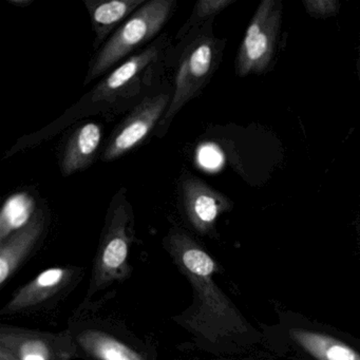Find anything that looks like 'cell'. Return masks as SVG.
I'll return each mask as SVG.
<instances>
[{
  "label": "cell",
  "mask_w": 360,
  "mask_h": 360,
  "mask_svg": "<svg viewBox=\"0 0 360 360\" xmlns=\"http://www.w3.org/2000/svg\"><path fill=\"white\" fill-rule=\"evenodd\" d=\"M172 0H150L117 29L90 67L85 84L102 75L143 44L153 39L174 11Z\"/></svg>",
  "instance_id": "6da1fadb"
},
{
  "label": "cell",
  "mask_w": 360,
  "mask_h": 360,
  "mask_svg": "<svg viewBox=\"0 0 360 360\" xmlns=\"http://www.w3.org/2000/svg\"><path fill=\"white\" fill-rule=\"evenodd\" d=\"M281 13L279 0H264L260 4L238 53L236 68L239 77L261 73L269 67L276 49Z\"/></svg>",
  "instance_id": "7a4b0ae2"
},
{
  "label": "cell",
  "mask_w": 360,
  "mask_h": 360,
  "mask_svg": "<svg viewBox=\"0 0 360 360\" xmlns=\"http://www.w3.org/2000/svg\"><path fill=\"white\" fill-rule=\"evenodd\" d=\"M217 58L216 41L210 37H200L185 50L176 75V89L160 127L168 128L181 109L201 91L216 68Z\"/></svg>",
  "instance_id": "3957f363"
},
{
  "label": "cell",
  "mask_w": 360,
  "mask_h": 360,
  "mask_svg": "<svg viewBox=\"0 0 360 360\" xmlns=\"http://www.w3.org/2000/svg\"><path fill=\"white\" fill-rule=\"evenodd\" d=\"M169 104L168 94L145 98L119 126L105 149L103 160L113 161L134 150L163 119Z\"/></svg>",
  "instance_id": "277c9868"
},
{
  "label": "cell",
  "mask_w": 360,
  "mask_h": 360,
  "mask_svg": "<svg viewBox=\"0 0 360 360\" xmlns=\"http://www.w3.org/2000/svg\"><path fill=\"white\" fill-rule=\"evenodd\" d=\"M181 188L185 212L200 233L210 231L219 216L233 206L226 195L187 172L181 180Z\"/></svg>",
  "instance_id": "5b68a950"
},
{
  "label": "cell",
  "mask_w": 360,
  "mask_h": 360,
  "mask_svg": "<svg viewBox=\"0 0 360 360\" xmlns=\"http://www.w3.org/2000/svg\"><path fill=\"white\" fill-rule=\"evenodd\" d=\"M131 218V207L123 197L122 201L115 204L110 224L103 240L98 260V277L101 279H111L125 265L129 250L127 229Z\"/></svg>",
  "instance_id": "8992f818"
},
{
  "label": "cell",
  "mask_w": 360,
  "mask_h": 360,
  "mask_svg": "<svg viewBox=\"0 0 360 360\" xmlns=\"http://www.w3.org/2000/svg\"><path fill=\"white\" fill-rule=\"evenodd\" d=\"M102 141V128L98 124L86 123L79 126L69 139L62 159L65 176L87 169L98 153Z\"/></svg>",
  "instance_id": "52a82bcc"
},
{
  "label": "cell",
  "mask_w": 360,
  "mask_h": 360,
  "mask_svg": "<svg viewBox=\"0 0 360 360\" xmlns=\"http://www.w3.org/2000/svg\"><path fill=\"white\" fill-rule=\"evenodd\" d=\"M290 337L295 345L315 360H360V353L336 337L324 333L294 328Z\"/></svg>",
  "instance_id": "ba28073f"
},
{
  "label": "cell",
  "mask_w": 360,
  "mask_h": 360,
  "mask_svg": "<svg viewBox=\"0 0 360 360\" xmlns=\"http://www.w3.org/2000/svg\"><path fill=\"white\" fill-rule=\"evenodd\" d=\"M44 229V216L41 212L35 214L28 225L15 231L11 237L1 242L0 248V284L15 271L29 250L34 245Z\"/></svg>",
  "instance_id": "9c48e42d"
},
{
  "label": "cell",
  "mask_w": 360,
  "mask_h": 360,
  "mask_svg": "<svg viewBox=\"0 0 360 360\" xmlns=\"http://www.w3.org/2000/svg\"><path fill=\"white\" fill-rule=\"evenodd\" d=\"M146 4L145 0H86L91 18L92 30L96 35V47L107 39L115 27Z\"/></svg>",
  "instance_id": "30bf717a"
},
{
  "label": "cell",
  "mask_w": 360,
  "mask_h": 360,
  "mask_svg": "<svg viewBox=\"0 0 360 360\" xmlns=\"http://www.w3.org/2000/svg\"><path fill=\"white\" fill-rule=\"evenodd\" d=\"M158 58V50L155 47L147 48L144 51L132 56L129 60L121 65L119 68L113 70L94 91L92 101L103 102L111 100L125 89L131 82H134L151 63Z\"/></svg>",
  "instance_id": "8fae6325"
},
{
  "label": "cell",
  "mask_w": 360,
  "mask_h": 360,
  "mask_svg": "<svg viewBox=\"0 0 360 360\" xmlns=\"http://www.w3.org/2000/svg\"><path fill=\"white\" fill-rule=\"evenodd\" d=\"M68 276V271L63 269H50L43 271L28 285L16 292L3 313H13L39 304L62 288Z\"/></svg>",
  "instance_id": "7c38bea8"
},
{
  "label": "cell",
  "mask_w": 360,
  "mask_h": 360,
  "mask_svg": "<svg viewBox=\"0 0 360 360\" xmlns=\"http://www.w3.org/2000/svg\"><path fill=\"white\" fill-rule=\"evenodd\" d=\"M51 345L34 335H1L0 360H51Z\"/></svg>",
  "instance_id": "4fadbf2b"
},
{
  "label": "cell",
  "mask_w": 360,
  "mask_h": 360,
  "mask_svg": "<svg viewBox=\"0 0 360 360\" xmlns=\"http://www.w3.org/2000/svg\"><path fill=\"white\" fill-rule=\"evenodd\" d=\"M79 341L84 349L98 360H146L126 343L98 330H86Z\"/></svg>",
  "instance_id": "5bb4252c"
},
{
  "label": "cell",
  "mask_w": 360,
  "mask_h": 360,
  "mask_svg": "<svg viewBox=\"0 0 360 360\" xmlns=\"http://www.w3.org/2000/svg\"><path fill=\"white\" fill-rule=\"evenodd\" d=\"M34 212V203L27 193H18L6 202L0 219V241L4 242L10 233L20 231L30 223Z\"/></svg>",
  "instance_id": "9a60e30c"
},
{
  "label": "cell",
  "mask_w": 360,
  "mask_h": 360,
  "mask_svg": "<svg viewBox=\"0 0 360 360\" xmlns=\"http://www.w3.org/2000/svg\"><path fill=\"white\" fill-rule=\"evenodd\" d=\"M233 3V0H200L193 8L191 20L185 25L184 28L179 32V39H182L186 34L187 31L191 27L195 26L197 22H202V20L210 18V16L220 13L225 8L229 7Z\"/></svg>",
  "instance_id": "2e32d148"
},
{
  "label": "cell",
  "mask_w": 360,
  "mask_h": 360,
  "mask_svg": "<svg viewBox=\"0 0 360 360\" xmlns=\"http://www.w3.org/2000/svg\"><path fill=\"white\" fill-rule=\"evenodd\" d=\"M303 5L315 18H330L339 11V3L336 0H305Z\"/></svg>",
  "instance_id": "e0dca14e"
},
{
  "label": "cell",
  "mask_w": 360,
  "mask_h": 360,
  "mask_svg": "<svg viewBox=\"0 0 360 360\" xmlns=\"http://www.w3.org/2000/svg\"><path fill=\"white\" fill-rule=\"evenodd\" d=\"M9 3L20 8H27L33 3V0H9Z\"/></svg>",
  "instance_id": "ac0fdd59"
}]
</instances>
